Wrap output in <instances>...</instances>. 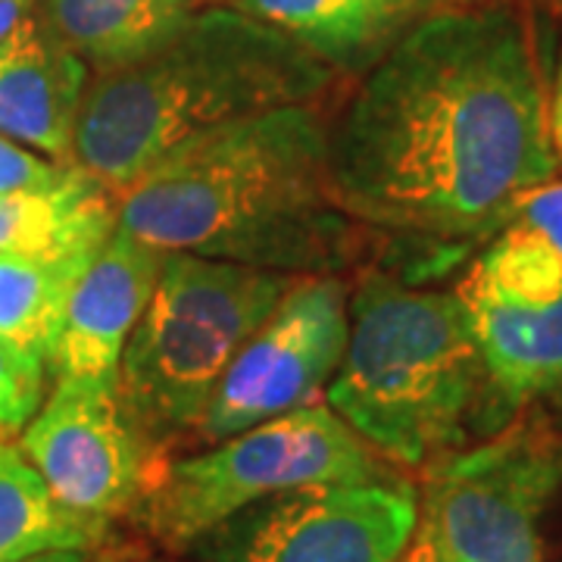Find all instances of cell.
<instances>
[{
    "label": "cell",
    "mask_w": 562,
    "mask_h": 562,
    "mask_svg": "<svg viewBox=\"0 0 562 562\" xmlns=\"http://www.w3.org/2000/svg\"><path fill=\"white\" fill-rule=\"evenodd\" d=\"M41 10L38 0H0V44Z\"/></svg>",
    "instance_id": "25"
},
{
    "label": "cell",
    "mask_w": 562,
    "mask_h": 562,
    "mask_svg": "<svg viewBox=\"0 0 562 562\" xmlns=\"http://www.w3.org/2000/svg\"><path fill=\"white\" fill-rule=\"evenodd\" d=\"M335 76L238 7H203L150 54L88 79L72 160L120 198L181 144L279 106L313 103Z\"/></svg>",
    "instance_id": "3"
},
{
    "label": "cell",
    "mask_w": 562,
    "mask_h": 562,
    "mask_svg": "<svg viewBox=\"0 0 562 562\" xmlns=\"http://www.w3.org/2000/svg\"><path fill=\"white\" fill-rule=\"evenodd\" d=\"M297 276L162 250V269L120 362L122 409L160 460L194 438L241 347Z\"/></svg>",
    "instance_id": "5"
},
{
    "label": "cell",
    "mask_w": 562,
    "mask_h": 562,
    "mask_svg": "<svg viewBox=\"0 0 562 562\" xmlns=\"http://www.w3.org/2000/svg\"><path fill=\"white\" fill-rule=\"evenodd\" d=\"M88 63L57 38L41 10L0 44V135L72 166Z\"/></svg>",
    "instance_id": "12"
},
{
    "label": "cell",
    "mask_w": 562,
    "mask_h": 562,
    "mask_svg": "<svg viewBox=\"0 0 562 562\" xmlns=\"http://www.w3.org/2000/svg\"><path fill=\"white\" fill-rule=\"evenodd\" d=\"M419 528L403 479L313 484L247 506L184 553L198 562H397Z\"/></svg>",
    "instance_id": "8"
},
{
    "label": "cell",
    "mask_w": 562,
    "mask_h": 562,
    "mask_svg": "<svg viewBox=\"0 0 562 562\" xmlns=\"http://www.w3.org/2000/svg\"><path fill=\"white\" fill-rule=\"evenodd\" d=\"M462 301V297H460ZM501 422L535 401L562 397V294L543 306L462 301Z\"/></svg>",
    "instance_id": "13"
},
{
    "label": "cell",
    "mask_w": 562,
    "mask_h": 562,
    "mask_svg": "<svg viewBox=\"0 0 562 562\" xmlns=\"http://www.w3.org/2000/svg\"><path fill=\"white\" fill-rule=\"evenodd\" d=\"M509 222H519L525 228L538 232L562 254V179L543 181L535 191H528Z\"/></svg>",
    "instance_id": "22"
},
{
    "label": "cell",
    "mask_w": 562,
    "mask_h": 562,
    "mask_svg": "<svg viewBox=\"0 0 562 562\" xmlns=\"http://www.w3.org/2000/svg\"><path fill=\"white\" fill-rule=\"evenodd\" d=\"M116 194L81 166L44 191L0 194V254L94 260L116 232Z\"/></svg>",
    "instance_id": "15"
},
{
    "label": "cell",
    "mask_w": 562,
    "mask_h": 562,
    "mask_svg": "<svg viewBox=\"0 0 562 562\" xmlns=\"http://www.w3.org/2000/svg\"><path fill=\"white\" fill-rule=\"evenodd\" d=\"M462 301L543 306L562 294V254L538 232L509 222L457 288Z\"/></svg>",
    "instance_id": "19"
},
{
    "label": "cell",
    "mask_w": 562,
    "mask_h": 562,
    "mask_svg": "<svg viewBox=\"0 0 562 562\" xmlns=\"http://www.w3.org/2000/svg\"><path fill=\"white\" fill-rule=\"evenodd\" d=\"M325 401L379 457L428 465L453 453L491 409L460 294L369 272L350 301V338Z\"/></svg>",
    "instance_id": "4"
},
{
    "label": "cell",
    "mask_w": 562,
    "mask_h": 562,
    "mask_svg": "<svg viewBox=\"0 0 562 562\" xmlns=\"http://www.w3.org/2000/svg\"><path fill=\"white\" fill-rule=\"evenodd\" d=\"M88 266L79 257L0 254V341L50 366L66 303Z\"/></svg>",
    "instance_id": "18"
},
{
    "label": "cell",
    "mask_w": 562,
    "mask_h": 562,
    "mask_svg": "<svg viewBox=\"0 0 562 562\" xmlns=\"http://www.w3.org/2000/svg\"><path fill=\"white\" fill-rule=\"evenodd\" d=\"M344 210L462 257L557 176L535 35L503 0L431 10L375 63L328 128Z\"/></svg>",
    "instance_id": "1"
},
{
    "label": "cell",
    "mask_w": 562,
    "mask_h": 562,
    "mask_svg": "<svg viewBox=\"0 0 562 562\" xmlns=\"http://www.w3.org/2000/svg\"><path fill=\"white\" fill-rule=\"evenodd\" d=\"M397 562H441V557H438V547H435V538H431L428 525L422 522V516H419V528H416V535H413V541L406 543V550H403V557Z\"/></svg>",
    "instance_id": "26"
},
{
    "label": "cell",
    "mask_w": 562,
    "mask_h": 562,
    "mask_svg": "<svg viewBox=\"0 0 562 562\" xmlns=\"http://www.w3.org/2000/svg\"><path fill=\"white\" fill-rule=\"evenodd\" d=\"M157 562H169V560H157Z\"/></svg>",
    "instance_id": "28"
},
{
    "label": "cell",
    "mask_w": 562,
    "mask_h": 562,
    "mask_svg": "<svg viewBox=\"0 0 562 562\" xmlns=\"http://www.w3.org/2000/svg\"><path fill=\"white\" fill-rule=\"evenodd\" d=\"M116 225L157 250L288 276H338L366 244V225L338 201L328 125L310 103L176 147L122 191Z\"/></svg>",
    "instance_id": "2"
},
{
    "label": "cell",
    "mask_w": 562,
    "mask_h": 562,
    "mask_svg": "<svg viewBox=\"0 0 562 562\" xmlns=\"http://www.w3.org/2000/svg\"><path fill=\"white\" fill-rule=\"evenodd\" d=\"M41 16L88 69L103 72L150 54L201 0H38Z\"/></svg>",
    "instance_id": "16"
},
{
    "label": "cell",
    "mask_w": 562,
    "mask_h": 562,
    "mask_svg": "<svg viewBox=\"0 0 562 562\" xmlns=\"http://www.w3.org/2000/svg\"><path fill=\"white\" fill-rule=\"evenodd\" d=\"M232 7L350 76H366L425 16L416 0H232Z\"/></svg>",
    "instance_id": "14"
},
{
    "label": "cell",
    "mask_w": 562,
    "mask_h": 562,
    "mask_svg": "<svg viewBox=\"0 0 562 562\" xmlns=\"http://www.w3.org/2000/svg\"><path fill=\"white\" fill-rule=\"evenodd\" d=\"M66 166H54V160H41L35 154L22 150L20 144L0 135V194H20V191H44L63 179Z\"/></svg>",
    "instance_id": "21"
},
{
    "label": "cell",
    "mask_w": 562,
    "mask_h": 562,
    "mask_svg": "<svg viewBox=\"0 0 562 562\" xmlns=\"http://www.w3.org/2000/svg\"><path fill=\"white\" fill-rule=\"evenodd\" d=\"M350 338V294L338 276H297L228 366L194 441L220 443L316 403Z\"/></svg>",
    "instance_id": "9"
},
{
    "label": "cell",
    "mask_w": 562,
    "mask_h": 562,
    "mask_svg": "<svg viewBox=\"0 0 562 562\" xmlns=\"http://www.w3.org/2000/svg\"><path fill=\"white\" fill-rule=\"evenodd\" d=\"M47 362L0 341V431H20L41 409Z\"/></svg>",
    "instance_id": "20"
},
{
    "label": "cell",
    "mask_w": 562,
    "mask_h": 562,
    "mask_svg": "<svg viewBox=\"0 0 562 562\" xmlns=\"http://www.w3.org/2000/svg\"><path fill=\"white\" fill-rule=\"evenodd\" d=\"M394 479L379 453L331 413L306 403L201 453L166 462L135 519L166 550L184 553L210 528L284 491Z\"/></svg>",
    "instance_id": "6"
},
{
    "label": "cell",
    "mask_w": 562,
    "mask_h": 562,
    "mask_svg": "<svg viewBox=\"0 0 562 562\" xmlns=\"http://www.w3.org/2000/svg\"><path fill=\"white\" fill-rule=\"evenodd\" d=\"M547 125H550V144H553L557 162L562 166V50L557 60V76H553L550 94H547Z\"/></svg>",
    "instance_id": "24"
},
{
    "label": "cell",
    "mask_w": 562,
    "mask_h": 562,
    "mask_svg": "<svg viewBox=\"0 0 562 562\" xmlns=\"http://www.w3.org/2000/svg\"><path fill=\"white\" fill-rule=\"evenodd\" d=\"M22 562H135L128 550L120 543H101V547H72V550H47L38 557H29Z\"/></svg>",
    "instance_id": "23"
},
{
    "label": "cell",
    "mask_w": 562,
    "mask_h": 562,
    "mask_svg": "<svg viewBox=\"0 0 562 562\" xmlns=\"http://www.w3.org/2000/svg\"><path fill=\"white\" fill-rule=\"evenodd\" d=\"M562 491V435L516 422L431 462L422 522L441 562H541L543 519Z\"/></svg>",
    "instance_id": "7"
},
{
    "label": "cell",
    "mask_w": 562,
    "mask_h": 562,
    "mask_svg": "<svg viewBox=\"0 0 562 562\" xmlns=\"http://www.w3.org/2000/svg\"><path fill=\"white\" fill-rule=\"evenodd\" d=\"M20 450L66 509L103 525L135 513L166 465L125 416L116 384L66 379L25 425Z\"/></svg>",
    "instance_id": "10"
},
{
    "label": "cell",
    "mask_w": 562,
    "mask_h": 562,
    "mask_svg": "<svg viewBox=\"0 0 562 562\" xmlns=\"http://www.w3.org/2000/svg\"><path fill=\"white\" fill-rule=\"evenodd\" d=\"M113 528L66 509L22 457L0 441V562H22L47 550L101 547Z\"/></svg>",
    "instance_id": "17"
},
{
    "label": "cell",
    "mask_w": 562,
    "mask_h": 562,
    "mask_svg": "<svg viewBox=\"0 0 562 562\" xmlns=\"http://www.w3.org/2000/svg\"><path fill=\"white\" fill-rule=\"evenodd\" d=\"M422 13H431V10H447V7H465V3H482V0H416Z\"/></svg>",
    "instance_id": "27"
},
{
    "label": "cell",
    "mask_w": 562,
    "mask_h": 562,
    "mask_svg": "<svg viewBox=\"0 0 562 562\" xmlns=\"http://www.w3.org/2000/svg\"><path fill=\"white\" fill-rule=\"evenodd\" d=\"M160 269L162 250L116 225L69 294L50 360L57 382L116 384L125 344L157 288Z\"/></svg>",
    "instance_id": "11"
}]
</instances>
